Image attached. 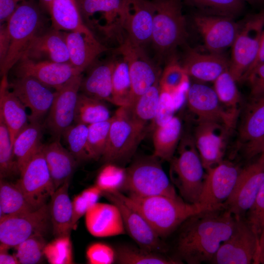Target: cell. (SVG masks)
<instances>
[{
    "instance_id": "cell-1",
    "label": "cell",
    "mask_w": 264,
    "mask_h": 264,
    "mask_svg": "<svg viewBox=\"0 0 264 264\" xmlns=\"http://www.w3.org/2000/svg\"><path fill=\"white\" fill-rule=\"evenodd\" d=\"M237 218L224 207L202 211L183 223L177 242L180 260L189 264L210 262L232 234Z\"/></svg>"
},
{
    "instance_id": "cell-2",
    "label": "cell",
    "mask_w": 264,
    "mask_h": 264,
    "mask_svg": "<svg viewBox=\"0 0 264 264\" xmlns=\"http://www.w3.org/2000/svg\"><path fill=\"white\" fill-rule=\"evenodd\" d=\"M126 204L139 212L160 237H167L188 218L202 211L200 206L181 197L165 196L140 197L114 192Z\"/></svg>"
},
{
    "instance_id": "cell-3",
    "label": "cell",
    "mask_w": 264,
    "mask_h": 264,
    "mask_svg": "<svg viewBox=\"0 0 264 264\" xmlns=\"http://www.w3.org/2000/svg\"><path fill=\"white\" fill-rule=\"evenodd\" d=\"M6 22L10 45L5 60L0 65L1 76L7 75L31 41L47 29L41 6L33 0H24L19 3Z\"/></svg>"
},
{
    "instance_id": "cell-4",
    "label": "cell",
    "mask_w": 264,
    "mask_h": 264,
    "mask_svg": "<svg viewBox=\"0 0 264 264\" xmlns=\"http://www.w3.org/2000/svg\"><path fill=\"white\" fill-rule=\"evenodd\" d=\"M154 7L151 43L158 59L171 55L187 37L182 0H152Z\"/></svg>"
},
{
    "instance_id": "cell-5",
    "label": "cell",
    "mask_w": 264,
    "mask_h": 264,
    "mask_svg": "<svg viewBox=\"0 0 264 264\" xmlns=\"http://www.w3.org/2000/svg\"><path fill=\"white\" fill-rule=\"evenodd\" d=\"M171 160L172 180L185 201L198 204L205 174L193 137L185 136Z\"/></svg>"
},
{
    "instance_id": "cell-6",
    "label": "cell",
    "mask_w": 264,
    "mask_h": 264,
    "mask_svg": "<svg viewBox=\"0 0 264 264\" xmlns=\"http://www.w3.org/2000/svg\"><path fill=\"white\" fill-rule=\"evenodd\" d=\"M122 191L140 197H180L163 169L159 159L154 155L138 159L126 169Z\"/></svg>"
},
{
    "instance_id": "cell-7",
    "label": "cell",
    "mask_w": 264,
    "mask_h": 264,
    "mask_svg": "<svg viewBox=\"0 0 264 264\" xmlns=\"http://www.w3.org/2000/svg\"><path fill=\"white\" fill-rule=\"evenodd\" d=\"M146 129L134 121L129 107H119L112 116L103 160L115 164L130 159L145 136Z\"/></svg>"
},
{
    "instance_id": "cell-8",
    "label": "cell",
    "mask_w": 264,
    "mask_h": 264,
    "mask_svg": "<svg viewBox=\"0 0 264 264\" xmlns=\"http://www.w3.org/2000/svg\"><path fill=\"white\" fill-rule=\"evenodd\" d=\"M264 29V10L251 15L242 27L232 45L229 71L235 80L243 78L255 60Z\"/></svg>"
},
{
    "instance_id": "cell-9",
    "label": "cell",
    "mask_w": 264,
    "mask_h": 264,
    "mask_svg": "<svg viewBox=\"0 0 264 264\" xmlns=\"http://www.w3.org/2000/svg\"><path fill=\"white\" fill-rule=\"evenodd\" d=\"M51 221L46 204L27 212L0 218V242L9 248L16 247L26 239L44 235Z\"/></svg>"
},
{
    "instance_id": "cell-10",
    "label": "cell",
    "mask_w": 264,
    "mask_h": 264,
    "mask_svg": "<svg viewBox=\"0 0 264 264\" xmlns=\"http://www.w3.org/2000/svg\"><path fill=\"white\" fill-rule=\"evenodd\" d=\"M241 170L231 162L222 161L206 171L198 204L202 211L223 207L231 195Z\"/></svg>"
},
{
    "instance_id": "cell-11",
    "label": "cell",
    "mask_w": 264,
    "mask_h": 264,
    "mask_svg": "<svg viewBox=\"0 0 264 264\" xmlns=\"http://www.w3.org/2000/svg\"><path fill=\"white\" fill-rule=\"evenodd\" d=\"M42 147L21 171L20 178L16 183L36 209L46 204L55 191Z\"/></svg>"
},
{
    "instance_id": "cell-12",
    "label": "cell",
    "mask_w": 264,
    "mask_h": 264,
    "mask_svg": "<svg viewBox=\"0 0 264 264\" xmlns=\"http://www.w3.org/2000/svg\"><path fill=\"white\" fill-rule=\"evenodd\" d=\"M236 218L233 233L221 244L210 263L254 264L258 249V240L246 220L243 218Z\"/></svg>"
},
{
    "instance_id": "cell-13",
    "label": "cell",
    "mask_w": 264,
    "mask_h": 264,
    "mask_svg": "<svg viewBox=\"0 0 264 264\" xmlns=\"http://www.w3.org/2000/svg\"><path fill=\"white\" fill-rule=\"evenodd\" d=\"M116 52L121 55L128 65L132 84V106L160 79L159 71L147 56L144 48L126 39L120 44Z\"/></svg>"
},
{
    "instance_id": "cell-14",
    "label": "cell",
    "mask_w": 264,
    "mask_h": 264,
    "mask_svg": "<svg viewBox=\"0 0 264 264\" xmlns=\"http://www.w3.org/2000/svg\"><path fill=\"white\" fill-rule=\"evenodd\" d=\"M82 74L75 75L56 90L45 125L53 136L61 138L74 121Z\"/></svg>"
},
{
    "instance_id": "cell-15",
    "label": "cell",
    "mask_w": 264,
    "mask_h": 264,
    "mask_svg": "<svg viewBox=\"0 0 264 264\" xmlns=\"http://www.w3.org/2000/svg\"><path fill=\"white\" fill-rule=\"evenodd\" d=\"M264 183V159L259 157L241 170L234 189L223 207L236 217L243 218L253 205Z\"/></svg>"
},
{
    "instance_id": "cell-16",
    "label": "cell",
    "mask_w": 264,
    "mask_h": 264,
    "mask_svg": "<svg viewBox=\"0 0 264 264\" xmlns=\"http://www.w3.org/2000/svg\"><path fill=\"white\" fill-rule=\"evenodd\" d=\"M154 7L151 0H123L124 39L142 47L151 43Z\"/></svg>"
},
{
    "instance_id": "cell-17",
    "label": "cell",
    "mask_w": 264,
    "mask_h": 264,
    "mask_svg": "<svg viewBox=\"0 0 264 264\" xmlns=\"http://www.w3.org/2000/svg\"><path fill=\"white\" fill-rule=\"evenodd\" d=\"M186 100L189 109L198 121L218 122L228 130L235 125L238 113L223 108L214 88L194 83L188 88Z\"/></svg>"
},
{
    "instance_id": "cell-18",
    "label": "cell",
    "mask_w": 264,
    "mask_h": 264,
    "mask_svg": "<svg viewBox=\"0 0 264 264\" xmlns=\"http://www.w3.org/2000/svg\"><path fill=\"white\" fill-rule=\"evenodd\" d=\"M111 203L120 210L125 229L140 247L153 251H162L165 248L160 238L146 219L126 204L114 192H103Z\"/></svg>"
},
{
    "instance_id": "cell-19",
    "label": "cell",
    "mask_w": 264,
    "mask_h": 264,
    "mask_svg": "<svg viewBox=\"0 0 264 264\" xmlns=\"http://www.w3.org/2000/svg\"><path fill=\"white\" fill-rule=\"evenodd\" d=\"M233 18L197 13L193 22L210 52H220L232 46L240 27Z\"/></svg>"
},
{
    "instance_id": "cell-20",
    "label": "cell",
    "mask_w": 264,
    "mask_h": 264,
    "mask_svg": "<svg viewBox=\"0 0 264 264\" xmlns=\"http://www.w3.org/2000/svg\"><path fill=\"white\" fill-rule=\"evenodd\" d=\"M13 68L16 77L29 76L56 90L73 76L82 73L69 62L35 61L26 58H21Z\"/></svg>"
},
{
    "instance_id": "cell-21",
    "label": "cell",
    "mask_w": 264,
    "mask_h": 264,
    "mask_svg": "<svg viewBox=\"0 0 264 264\" xmlns=\"http://www.w3.org/2000/svg\"><path fill=\"white\" fill-rule=\"evenodd\" d=\"M193 137L206 171L223 161L228 129L215 121H198Z\"/></svg>"
},
{
    "instance_id": "cell-22",
    "label": "cell",
    "mask_w": 264,
    "mask_h": 264,
    "mask_svg": "<svg viewBox=\"0 0 264 264\" xmlns=\"http://www.w3.org/2000/svg\"><path fill=\"white\" fill-rule=\"evenodd\" d=\"M9 87L26 108L30 110L29 122H40L49 111L55 92L34 78L16 77L9 82Z\"/></svg>"
},
{
    "instance_id": "cell-23",
    "label": "cell",
    "mask_w": 264,
    "mask_h": 264,
    "mask_svg": "<svg viewBox=\"0 0 264 264\" xmlns=\"http://www.w3.org/2000/svg\"><path fill=\"white\" fill-rule=\"evenodd\" d=\"M22 58L35 61L69 62L63 31L51 27L37 35L31 41Z\"/></svg>"
},
{
    "instance_id": "cell-24",
    "label": "cell",
    "mask_w": 264,
    "mask_h": 264,
    "mask_svg": "<svg viewBox=\"0 0 264 264\" xmlns=\"http://www.w3.org/2000/svg\"><path fill=\"white\" fill-rule=\"evenodd\" d=\"M111 203L97 202L86 213V226L91 235L107 237L125 233L121 212L115 204Z\"/></svg>"
},
{
    "instance_id": "cell-25",
    "label": "cell",
    "mask_w": 264,
    "mask_h": 264,
    "mask_svg": "<svg viewBox=\"0 0 264 264\" xmlns=\"http://www.w3.org/2000/svg\"><path fill=\"white\" fill-rule=\"evenodd\" d=\"M82 17L89 20L97 13H102L104 25L99 30L110 38L120 40L123 31L122 4L123 0H77ZM122 38V37H121Z\"/></svg>"
},
{
    "instance_id": "cell-26",
    "label": "cell",
    "mask_w": 264,
    "mask_h": 264,
    "mask_svg": "<svg viewBox=\"0 0 264 264\" xmlns=\"http://www.w3.org/2000/svg\"><path fill=\"white\" fill-rule=\"evenodd\" d=\"M188 76L203 82H214L229 69L230 61L220 53H201L189 49L181 65Z\"/></svg>"
},
{
    "instance_id": "cell-27",
    "label": "cell",
    "mask_w": 264,
    "mask_h": 264,
    "mask_svg": "<svg viewBox=\"0 0 264 264\" xmlns=\"http://www.w3.org/2000/svg\"><path fill=\"white\" fill-rule=\"evenodd\" d=\"M116 59L95 62L85 77H83L80 91L89 97L112 103V75Z\"/></svg>"
},
{
    "instance_id": "cell-28",
    "label": "cell",
    "mask_w": 264,
    "mask_h": 264,
    "mask_svg": "<svg viewBox=\"0 0 264 264\" xmlns=\"http://www.w3.org/2000/svg\"><path fill=\"white\" fill-rule=\"evenodd\" d=\"M238 133L241 142L246 146L248 156H255L264 137V98L251 99L244 110Z\"/></svg>"
},
{
    "instance_id": "cell-29",
    "label": "cell",
    "mask_w": 264,
    "mask_h": 264,
    "mask_svg": "<svg viewBox=\"0 0 264 264\" xmlns=\"http://www.w3.org/2000/svg\"><path fill=\"white\" fill-rule=\"evenodd\" d=\"M69 63L83 72L96 61V58L108 48L94 37L78 32H64Z\"/></svg>"
},
{
    "instance_id": "cell-30",
    "label": "cell",
    "mask_w": 264,
    "mask_h": 264,
    "mask_svg": "<svg viewBox=\"0 0 264 264\" xmlns=\"http://www.w3.org/2000/svg\"><path fill=\"white\" fill-rule=\"evenodd\" d=\"M46 9L49 12L51 27L66 32H78L89 37H94L85 25L77 0H54Z\"/></svg>"
},
{
    "instance_id": "cell-31",
    "label": "cell",
    "mask_w": 264,
    "mask_h": 264,
    "mask_svg": "<svg viewBox=\"0 0 264 264\" xmlns=\"http://www.w3.org/2000/svg\"><path fill=\"white\" fill-rule=\"evenodd\" d=\"M25 107L9 87L7 75L2 76L0 85V116L9 131L12 145L19 133L28 124Z\"/></svg>"
},
{
    "instance_id": "cell-32",
    "label": "cell",
    "mask_w": 264,
    "mask_h": 264,
    "mask_svg": "<svg viewBox=\"0 0 264 264\" xmlns=\"http://www.w3.org/2000/svg\"><path fill=\"white\" fill-rule=\"evenodd\" d=\"M42 150L56 190L70 180L77 161L69 151L62 146L60 138L48 144H43Z\"/></svg>"
},
{
    "instance_id": "cell-33",
    "label": "cell",
    "mask_w": 264,
    "mask_h": 264,
    "mask_svg": "<svg viewBox=\"0 0 264 264\" xmlns=\"http://www.w3.org/2000/svg\"><path fill=\"white\" fill-rule=\"evenodd\" d=\"M69 180L55 190L49 205L54 237L70 236L73 229L72 201L68 195Z\"/></svg>"
},
{
    "instance_id": "cell-34",
    "label": "cell",
    "mask_w": 264,
    "mask_h": 264,
    "mask_svg": "<svg viewBox=\"0 0 264 264\" xmlns=\"http://www.w3.org/2000/svg\"><path fill=\"white\" fill-rule=\"evenodd\" d=\"M42 135L43 126L40 122H29L17 135L13 147L20 174L41 148Z\"/></svg>"
},
{
    "instance_id": "cell-35",
    "label": "cell",
    "mask_w": 264,
    "mask_h": 264,
    "mask_svg": "<svg viewBox=\"0 0 264 264\" xmlns=\"http://www.w3.org/2000/svg\"><path fill=\"white\" fill-rule=\"evenodd\" d=\"M182 131L179 118L174 116L165 125L153 131V155L159 160L171 161L179 143Z\"/></svg>"
},
{
    "instance_id": "cell-36",
    "label": "cell",
    "mask_w": 264,
    "mask_h": 264,
    "mask_svg": "<svg viewBox=\"0 0 264 264\" xmlns=\"http://www.w3.org/2000/svg\"><path fill=\"white\" fill-rule=\"evenodd\" d=\"M36 209L17 183L13 184L0 179V218Z\"/></svg>"
},
{
    "instance_id": "cell-37",
    "label": "cell",
    "mask_w": 264,
    "mask_h": 264,
    "mask_svg": "<svg viewBox=\"0 0 264 264\" xmlns=\"http://www.w3.org/2000/svg\"><path fill=\"white\" fill-rule=\"evenodd\" d=\"M110 111L103 101L79 93L74 122L89 125L110 119Z\"/></svg>"
},
{
    "instance_id": "cell-38",
    "label": "cell",
    "mask_w": 264,
    "mask_h": 264,
    "mask_svg": "<svg viewBox=\"0 0 264 264\" xmlns=\"http://www.w3.org/2000/svg\"><path fill=\"white\" fill-rule=\"evenodd\" d=\"M159 79L129 107L134 121L146 128L156 113L160 92Z\"/></svg>"
},
{
    "instance_id": "cell-39",
    "label": "cell",
    "mask_w": 264,
    "mask_h": 264,
    "mask_svg": "<svg viewBox=\"0 0 264 264\" xmlns=\"http://www.w3.org/2000/svg\"><path fill=\"white\" fill-rule=\"evenodd\" d=\"M185 4L195 8L198 14L233 18L244 7V0H182Z\"/></svg>"
},
{
    "instance_id": "cell-40",
    "label": "cell",
    "mask_w": 264,
    "mask_h": 264,
    "mask_svg": "<svg viewBox=\"0 0 264 264\" xmlns=\"http://www.w3.org/2000/svg\"><path fill=\"white\" fill-rule=\"evenodd\" d=\"M116 60L112 75V104L120 107H130L132 103V84L129 66L120 55Z\"/></svg>"
},
{
    "instance_id": "cell-41",
    "label": "cell",
    "mask_w": 264,
    "mask_h": 264,
    "mask_svg": "<svg viewBox=\"0 0 264 264\" xmlns=\"http://www.w3.org/2000/svg\"><path fill=\"white\" fill-rule=\"evenodd\" d=\"M116 261L120 264H177L181 261L166 257L157 252L130 246H122L116 250Z\"/></svg>"
},
{
    "instance_id": "cell-42",
    "label": "cell",
    "mask_w": 264,
    "mask_h": 264,
    "mask_svg": "<svg viewBox=\"0 0 264 264\" xmlns=\"http://www.w3.org/2000/svg\"><path fill=\"white\" fill-rule=\"evenodd\" d=\"M236 81L229 69L221 73L214 82V89L222 105L230 110L238 112L241 96L236 85Z\"/></svg>"
},
{
    "instance_id": "cell-43",
    "label": "cell",
    "mask_w": 264,
    "mask_h": 264,
    "mask_svg": "<svg viewBox=\"0 0 264 264\" xmlns=\"http://www.w3.org/2000/svg\"><path fill=\"white\" fill-rule=\"evenodd\" d=\"M20 173L8 128L0 116V179Z\"/></svg>"
},
{
    "instance_id": "cell-44",
    "label": "cell",
    "mask_w": 264,
    "mask_h": 264,
    "mask_svg": "<svg viewBox=\"0 0 264 264\" xmlns=\"http://www.w3.org/2000/svg\"><path fill=\"white\" fill-rule=\"evenodd\" d=\"M112 117L106 121L88 126L87 151L90 159L102 157L105 150L109 137Z\"/></svg>"
},
{
    "instance_id": "cell-45",
    "label": "cell",
    "mask_w": 264,
    "mask_h": 264,
    "mask_svg": "<svg viewBox=\"0 0 264 264\" xmlns=\"http://www.w3.org/2000/svg\"><path fill=\"white\" fill-rule=\"evenodd\" d=\"M88 134V125L75 123L67 128L62 135L69 152L77 161L90 159L87 148Z\"/></svg>"
},
{
    "instance_id": "cell-46",
    "label": "cell",
    "mask_w": 264,
    "mask_h": 264,
    "mask_svg": "<svg viewBox=\"0 0 264 264\" xmlns=\"http://www.w3.org/2000/svg\"><path fill=\"white\" fill-rule=\"evenodd\" d=\"M188 77L181 65L174 61L170 62L160 77V88L171 94H176L188 88Z\"/></svg>"
},
{
    "instance_id": "cell-47",
    "label": "cell",
    "mask_w": 264,
    "mask_h": 264,
    "mask_svg": "<svg viewBox=\"0 0 264 264\" xmlns=\"http://www.w3.org/2000/svg\"><path fill=\"white\" fill-rule=\"evenodd\" d=\"M126 176V169L114 163H108L99 173L96 185L102 192L122 191Z\"/></svg>"
},
{
    "instance_id": "cell-48",
    "label": "cell",
    "mask_w": 264,
    "mask_h": 264,
    "mask_svg": "<svg viewBox=\"0 0 264 264\" xmlns=\"http://www.w3.org/2000/svg\"><path fill=\"white\" fill-rule=\"evenodd\" d=\"M46 244L43 235L31 237L15 247L16 257L20 264H36L42 262Z\"/></svg>"
},
{
    "instance_id": "cell-49",
    "label": "cell",
    "mask_w": 264,
    "mask_h": 264,
    "mask_svg": "<svg viewBox=\"0 0 264 264\" xmlns=\"http://www.w3.org/2000/svg\"><path fill=\"white\" fill-rule=\"evenodd\" d=\"M44 255L51 264H73L72 246L70 236L56 237L46 243Z\"/></svg>"
},
{
    "instance_id": "cell-50",
    "label": "cell",
    "mask_w": 264,
    "mask_h": 264,
    "mask_svg": "<svg viewBox=\"0 0 264 264\" xmlns=\"http://www.w3.org/2000/svg\"><path fill=\"white\" fill-rule=\"evenodd\" d=\"M246 214L247 218L245 220L256 235L259 242L264 233V183Z\"/></svg>"
},
{
    "instance_id": "cell-51",
    "label": "cell",
    "mask_w": 264,
    "mask_h": 264,
    "mask_svg": "<svg viewBox=\"0 0 264 264\" xmlns=\"http://www.w3.org/2000/svg\"><path fill=\"white\" fill-rule=\"evenodd\" d=\"M176 110L172 94L160 89V96L155 116L151 123V128L154 131L157 127L169 122Z\"/></svg>"
},
{
    "instance_id": "cell-52",
    "label": "cell",
    "mask_w": 264,
    "mask_h": 264,
    "mask_svg": "<svg viewBox=\"0 0 264 264\" xmlns=\"http://www.w3.org/2000/svg\"><path fill=\"white\" fill-rule=\"evenodd\" d=\"M116 250L102 242L91 244L86 251L87 259L90 264H111L116 261Z\"/></svg>"
},
{
    "instance_id": "cell-53",
    "label": "cell",
    "mask_w": 264,
    "mask_h": 264,
    "mask_svg": "<svg viewBox=\"0 0 264 264\" xmlns=\"http://www.w3.org/2000/svg\"><path fill=\"white\" fill-rule=\"evenodd\" d=\"M244 80L250 84L251 99L264 98V63L254 68Z\"/></svg>"
},
{
    "instance_id": "cell-54",
    "label": "cell",
    "mask_w": 264,
    "mask_h": 264,
    "mask_svg": "<svg viewBox=\"0 0 264 264\" xmlns=\"http://www.w3.org/2000/svg\"><path fill=\"white\" fill-rule=\"evenodd\" d=\"M73 218V229L76 225L78 220L86 213L88 209L92 206L88 200L81 193L76 196L72 201Z\"/></svg>"
},
{
    "instance_id": "cell-55",
    "label": "cell",
    "mask_w": 264,
    "mask_h": 264,
    "mask_svg": "<svg viewBox=\"0 0 264 264\" xmlns=\"http://www.w3.org/2000/svg\"><path fill=\"white\" fill-rule=\"evenodd\" d=\"M24 0H0V24L6 22L16 10L19 2Z\"/></svg>"
},
{
    "instance_id": "cell-56",
    "label": "cell",
    "mask_w": 264,
    "mask_h": 264,
    "mask_svg": "<svg viewBox=\"0 0 264 264\" xmlns=\"http://www.w3.org/2000/svg\"><path fill=\"white\" fill-rule=\"evenodd\" d=\"M10 40L7 22L0 24V65L3 63L7 54Z\"/></svg>"
},
{
    "instance_id": "cell-57",
    "label": "cell",
    "mask_w": 264,
    "mask_h": 264,
    "mask_svg": "<svg viewBox=\"0 0 264 264\" xmlns=\"http://www.w3.org/2000/svg\"><path fill=\"white\" fill-rule=\"evenodd\" d=\"M9 248L0 243V264H20L15 255H10L7 250Z\"/></svg>"
},
{
    "instance_id": "cell-58",
    "label": "cell",
    "mask_w": 264,
    "mask_h": 264,
    "mask_svg": "<svg viewBox=\"0 0 264 264\" xmlns=\"http://www.w3.org/2000/svg\"><path fill=\"white\" fill-rule=\"evenodd\" d=\"M264 63V29L263 30V32L262 35L259 49V51H258L257 57L255 60L254 61V63L252 64L251 66L250 67L249 69L247 70V71L245 73L243 78V80H244L246 76L254 68H255L256 66L260 65H262Z\"/></svg>"
},
{
    "instance_id": "cell-59",
    "label": "cell",
    "mask_w": 264,
    "mask_h": 264,
    "mask_svg": "<svg viewBox=\"0 0 264 264\" xmlns=\"http://www.w3.org/2000/svg\"><path fill=\"white\" fill-rule=\"evenodd\" d=\"M254 264H264V233L259 241V246Z\"/></svg>"
},
{
    "instance_id": "cell-60",
    "label": "cell",
    "mask_w": 264,
    "mask_h": 264,
    "mask_svg": "<svg viewBox=\"0 0 264 264\" xmlns=\"http://www.w3.org/2000/svg\"><path fill=\"white\" fill-rule=\"evenodd\" d=\"M54 0H40L41 6L46 8L48 5Z\"/></svg>"
},
{
    "instance_id": "cell-61",
    "label": "cell",
    "mask_w": 264,
    "mask_h": 264,
    "mask_svg": "<svg viewBox=\"0 0 264 264\" xmlns=\"http://www.w3.org/2000/svg\"><path fill=\"white\" fill-rule=\"evenodd\" d=\"M244 1H247L249 3L253 4H260L264 3V0H244Z\"/></svg>"
},
{
    "instance_id": "cell-62",
    "label": "cell",
    "mask_w": 264,
    "mask_h": 264,
    "mask_svg": "<svg viewBox=\"0 0 264 264\" xmlns=\"http://www.w3.org/2000/svg\"><path fill=\"white\" fill-rule=\"evenodd\" d=\"M264 144V138L262 139V140L261 141V142L260 143V144H259L258 147L257 148V149L255 151V154L256 155V154H258V153H259V152L260 150V149L261 148V147L263 146V145Z\"/></svg>"
},
{
    "instance_id": "cell-63",
    "label": "cell",
    "mask_w": 264,
    "mask_h": 264,
    "mask_svg": "<svg viewBox=\"0 0 264 264\" xmlns=\"http://www.w3.org/2000/svg\"><path fill=\"white\" fill-rule=\"evenodd\" d=\"M258 154L260 155L259 157L264 159V144L260 149Z\"/></svg>"
},
{
    "instance_id": "cell-64",
    "label": "cell",
    "mask_w": 264,
    "mask_h": 264,
    "mask_svg": "<svg viewBox=\"0 0 264 264\" xmlns=\"http://www.w3.org/2000/svg\"></svg>"
}]
</instances>
